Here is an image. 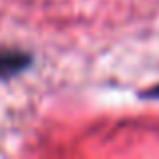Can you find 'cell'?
<instances>
[{"instance_id":"cell-1","label":"cell","mask_w":159,"mask_h":159,"mask_svg":"<svg viewBox=\"0 0 159 159\" xmlns=\"http://www.w3.org/2000/svg\"><path fill=\"white\" fill-rule=\"evenodd\" d=\"M32 65L30 52L16 51V48H4L0 51V79H12L24 73Z\"/></svg>"}]
</instances>
